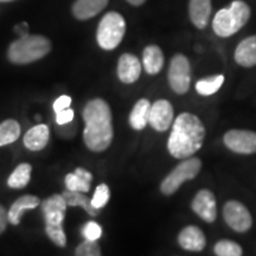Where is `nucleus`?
Returning a JSON list of instances; mask_svg holds the SVG:
<instances>
[{
    "label": "nucleus",
    "instance_id": "f257e3e1",
    "mask_svg": "<svg viewBox=\"0 0 256 256\" xmlns=\"http://www.w3.org/2000/svg\"><path fill=\"white\" fill-rule=\"evenodd\" d=\"M83 119L86 122L83 139L88 148L92 152L107 150L113 142L112 112L107 102L102 98L89 101L83 110Z\"/></svg>",
    "mask_w": 256,
    "mask_h": 256
},
{
    "label": "nucleus",
    "instance_id": "f03ea898",
    "mask_svg": "<svg viewBox=\"0 0 256 256\" xmlns=\"http://www.w3.org/2000/svg\"><path fill=\"white\" fill-rule=\"evenodd\" d=\"M206 138V127L200 118L191 113L178 115L168 142L170 154L177 159L190 158L200 150Z\"/></svg>",
    "mask_w": 256,
    "mask_h": 256
},
{
    "label": "nucleus",
    "instance_id": "7ed1b4c3",
    "mask_svg": "<svg viewBox=\"0 0 256 256\" xmlns=\"http://www.w3.org/2000/svg\"><path fill=\"white\" fill-rule=\"evenodd\" d=\"M51 50V43L44 36H22L8 48V60L14 64H28L43 58Z\"/></svg>",
    "mask_w": 256,
    "mask_h": 256
},
{
    "label": "nucleus",
    "instance_id": "20e7f679",
    "mask_svg": "<svg viewBox=\"0 0 256 256\" xmlns=\"http://www.w3.org/2000/svg\"><path fill=\"white\" fill-rule=\"evenodd\" d=\"M250 18V8L241 0H235L230 8H222L215 14L212 28L220 37H230L247 24Z\"/></svg>",
    "mask_w": 256,
    "mask_h": 256
},
{
    "label": "nucleus",
    "instance_id": "39448f33",
    "mask_svg": "<svg viewBox=\"0 0 256 256\" xmlns=\"http://www.w3.org/2000/svg\"><path fill=\"white\" fill-rule=\"evenodd\" d=\"M126 22L118 12H110L101 19L98 28V43L104 50H113L122 40Z\"/></svg>",
    "mask_w": 256,
    "mask_h": 256
},
{
    "label": "nucleus",
    "instance_id": "423d86ee",
    "mask_svg": "<svg viewBox=\"0 0 256 256\" xmlns=\"http://www.w3.org/2000/svg\"><path fill=\"white\" fill-rule=\"evenodd\" d=\"M200 168L202 162L200 159L186 158L184 162L177 165V168L171 174L166 176V178L160 185V190L166 196H171L182 186L184 182L196 178V176L200 174Z\"/></svg>",
    "mask_w": 256,
    "mask_h": 256
},
{
    "label": "nucleus",
    "instance_id": "0eeeda50",
    "mask_svg": "<svg viewBox=\"0 0 256 256\" xmlns=\"http://www.w3.org/2000/svg\"><path fill=\"white\" fill-rule=\"evenodd\" d=\"M191 82V66L188 60L182 54L171 60L168 68V83L176 94L183 95L188 90Z\"/></svg>",
    "mask_w": 256,
    "mask_h": 256
},
{
    "label": "nucleus",
    "instance_id": "6e6552de",
    "mask_svg": "<svg viewBox=\"0 0 256 256\" xmlns=\"http://www.w3.org/2000/svg\"><path fill=\"white\" fill-rule=\"evenodd\" d=\"M223 217L230 228L238 232H246L252 228V218L250 212L238 200L226 202L223 208Z\"/></svg>",
    "mask_w": 256,
    "mask_h": 256
},
{
    "label": "nucleus",
    "instance_id": "1a4fd4ad",
    "mask_svg": "<svg viewBox=\"0 0 256 256\" xmlns=\"http://www.w3.org/2000/svg\"><path fill=\"white\" fill-rule=\"evenodd\" d=\"M223 142L230 151L238 154L256 153V132L247 130H232L224 134Z\"/></svg>",
    "mask_w": 256,
    "mask_h": 256
},
{
    "label": "nucleus",
    "instance_id": "9d476101",
    "mask_svg": "<svg viewBox=\"0 0 256 256\" xmlns=\"http://www.w3.org/2000/svg\"><path fill=\"white\" fill-rule=\"evenodd\" d=\"M68 204L64 200L63 194H52L40 203V209L43 212L46 226H62L66 217V210Z\"/></svg>",
    "mask_w": 256,
    "mask_h": 256
},
{
    "label": "nucleus",
    "instance_id": "9b49d317",
    "mask_svg": "<svg viewBox=\"0 0 256 256\" xmlns=\"http://www.w3.org/2000/svg\"><path fill=\"white\" fill-rule=\"evenodd\" d=\"M192 210L208 223L215 222L217 217V206L215 194L210 190H200L197 192L192 200Z\"/></svg>",
    "mask_w": 256,
    "mask_h": 256
},
{
    "label": "nucleus",
    "instance_id": "f8f14e48",
    "mask_svg": "<svg viewBox=\"0 0 256 256\" xmlns=\"http://www.w3.org/2000/svg\"><path fill=\"white\" fill-rule=\"evenodd\" d=\"M174 107L168 100H158L152 104L150 124L158 132H165L174 122Z\"/></svg>",
    "mask_w": 256,
    "mask_h": 256
},
{
    "label": "nucleus",
    "instance_id": "ddd939ff",
    "mask_svg": "<svg viewBox=\"0 0 256 256\" xmlns=\"http://www.w3.org/2000/svg\"><path fill=\"white\" fill-rule=\"evenodd\" d=\"M142 63L136 56L132 54H124L118 62V78L121 82L134 83L140 78Z\"/></svg>",
    "mask_w": 256,
    "mask_h": 256
},
{
    "label": "nucleus",
    "instance_id": "4468645a",
    "mask_svg": "<svg viewBox=\"0 0 256 256\" xmlns=\"http://www.w3.org/2000/svg\"><path fill=\"white\" fill-rule=\"evenodd\" d=\"M179 246L188 252H200L206 248V238L204 232L194 226H188L179 232Z\"/></svg>",
    "mask_w": 256,
    "mask_h": 256
},
{
    "label": "nucleus",
    "instance_id": "2eb2a0df",
    "mask_svg": "<svg viewBox=\"0 0 256 256\" xmlns=\"http://www.w3.org/2000/svg\"><path fill=\"white\" fill-rule=\"evenodd\" d=\"M50 138V130L46 124H37L30 128L24 136V145L30 151H40L46 146Z\"/></svg>",
    "mask_w": 256,
    "mask_h": 256
},
{
    "label": "nucleus",
    "instance_id": "dca6fc26",
    "mask_svg": "<svg viewBox=\"0 0 256 256\" xmlns=\"http://www.w3.org/2000/svg\"><path fill=\"white\" fill-rule=\"evenodd\" d=\"M211 0H190L188 14L197 28H206L211 14Z\"/></svg>",
    "mask_w": 256,
    "mask_h": 256
},
{
    "label": "nucleus",
    "instance_id": "f3484780",
    "mask_svg": "<svg viewBox=\"0 0 256 256\" xmlns=\"http://www.w3.org/2000/svg\"><path fill=\"white\" fill-rule=\"evenodd\" d=\"M38 206H40V198L32 194H25V196L19 197L17 200L12 204L8 212V223L14 224V226H18L20 222L22 216L25 211L34 209Z\"/></svg>",
    "mask_w": 256,
    "mask_h": 256
},
{
    "label": "nucleus",
    "instance_id": "a211bd4d",
    "mask_svg": "<svg viewBox=\"0 0 256 256\" xmlns=\"http://www.w3.org/2000/svg\"><path fill=\"white\" fill-rule=\"evenodd\" d=\"M235 60L244 68L256 66V36L243 40L235 50Z\"/></svg>",
    "mask_w": 256,
    "mask_h": 256
},
{
    "label": "nucleus",
    "instance_id": "6ab92c4d",
    "mask_svg": "<svg viewBox=\"0 0 256 256\" xmlns=\"http://www.w3.org/2000/svg\"><path fill=\"white\" fill-rule=\"evenodd\" d=\"M108 4V0H76L72 14L80 20H87L98 14Z\"/></svg>",
    "mask_w": 256,
    "mask_h": 256
},
{
    "label": "nucleus",
    "instance_id": "aec40b11",
    "mask_svg": "<svg viewBox=\"0 0 256 256\" xmlns=\"http://www.w3.org/2000/svg\"><path fill=\"white\" fill-rule=\"evenodd\" d=\"M66 186L70 191H78V192H88L90 190V184L92 182V176L87 170L78 168L75 172L66 174Z\"/></svg>",
    "mask_w": 256,
    "mask_h": 256
},
{
    "label": "nucleus",
    "instance_id": "412c9836",
    "mask_svg": "<svg viewBox=\"0 0 256 256\" xmlns=\"http://www.w3.org/2000/svg\"><path fill=\"white\" fill-rule=\"evenodd\" d=\"M151 102L146 98H142L133 107L130 115V124L136 130H142L150 124V113H151Z\"/></svg>",
    "mask_w": 256,
    "mask_h": 256
},
{
    "label": "nucleus",
    "instance_id": "4be33fe9",
    "mask_svg": "<svg viewBox=\"0 0 256 256\" xmlns=\"http://www.w3.org/2000/svg\"><path fill=\"white\" fill-rule=\"evenodd\" d=\"M142 64L145 72L150 75H156L164 66V54L156 46H148L144 50Z\"/></svg>",
    "mask_w": 256,
    "mask_h": 256
},
{
    "label": "nucleus",
    "instance_id": "5701e85b",
    "mask_svg": "<svg viewBox=\"0 0 256 256\" xmlns=\"http://www.w3.org/2000/svg\"><path fill=\"white\" fill-rule=\"evenodd\" d=\"M84 192H78V191H70L66 188V191L63 192V197L66 200V204L70 206H81L86 210V212L90 216H98L100 210L96 209V208L92 206V200L83 194Z\"/></svg>",
    "mask_w": 256,
    "mask_h": 256
},
{
    "label": "nucleus",
    "instance_id": "b1692460",
    "mask_svg": "<svg viewBox=\"0 0 256 256\" xmlns=\"http://www.w3.org/2000/svg\"><path fill=\"white\" fill-rule=\"evenodd\" d=\"M31 171L32 168L30 164H24L18 165L11 176L8 179V185L12 188H23L28 185L31 178Z\"/></svg>",
    "mask_w": 256,
    "mask_h": 256
},
{
    "label": "nucleus",
    "instance_id": "393cba45",
    "mask_svg": "<svg viewBox=\"0 0 256 256\" xmlns=\"http://www.w3.org/2000/svg\"><path fill=\"white\" fill-rule=\"evenodd\" d=\"M20 136V126L16 120L8 119L0 124V147L17 142Z\"/></svg>",
    "mask_w": 256,
    "mask_h": 256
},
{
    "label": "nucleus",
    "instance_id": "a878e982",
    "mask_svg": "<svg viewBox=\"0 0 256 256\" xmlns=\"http://www.w3.org/2000/svg\"><path fill=\"white\" fill-rule=\"evenodd\" d=\"M224 83V76L223 75H216L212 78H208L200 80L196 83V90L198 94L203 96H210L215 94L220 90Z\"/></svg>",
    "mask_w": 256,
    "mask_h": 256
},
{
    "label": "nucleus",
    "instance_id": "bb28decb",
    "mask_svg": "<svg viewBox=\"0 0 256 256\" xmlns=\"http://www.w3.org/2000/svg\"><path fill=\"white\" fill-rule=\"evenodd\" d=\"M214 250L218 256H241L243 254L241 246L230 240H220L215 244Z\"/></svg>",
    "mask_w": 256,
    "mask_h": 256
},
{
    "label": "nucleus",
    "instance_id": "cd10ccee",
    "mask_svg": "<svg viewBox=\"0 0 256 256\" xmlns=\"http://www.w3.org/2000/svg\"><path fill=\"white\" fill-rule=\"evenodd\" d=\"M110 188L106 184H101L96 188L94 192V196L92 198V206L96 208V209L101 210L102 208L106 206V204L110 200Z\"/></svg>",
    "mask_w": 256,
    "mask_h": 256
},
{
    "label": "nucleus",
    "instance_id": "c85d7f7f",
    "mask_svg": "<svg viewBox=\"0 0 256 256\" xmlns=\"http://www.w3.org/2000/svg\"><path fill=\"white\" fill-rule=\"evenodd\" d=\"M46 232L49 238L52 241L57 247L64 248L66 246V236L64 232L63 226H46Z\"/></svg>",
    "mask_w": 256,
    "mask_h": 256
},
{
    "label": "nucleus",
    "instance_id": "c756f323",
    "mask_svg": "<svg viewBox=\"0 0 256 256\" xmlns=\"http://www.w3.org/2000/svg\"><path fill=\"white\" fill-rule=\"evenodd\" d=\"M75 254L78 256H98L101 255V249L96 241H89L86 240L76 248Z\"/></svg>",
    "mask_w": 256,
    "mask_h": 256
},
{
    "label": "nucleus",
    "instance_id": "7c9ffc66",
    "mask_svg": "<svg viewBox=\"0 0 256 256\" xmlns=\"http://www.w3.org/2000/svg\"><path fill=\"white\" fill-rule=\"evenodd\" d=\"M82 235L83 238L89 240V241H98L102 236V228L94 220H90L83 226Z\"/></svg>",
    "mask_w": 256,
    "mask_h": 256
},
{
    "label": "nucleus",
    "instance_id": "2f4dec72",
    "mask_svg": "<svg viewBox=\"0 0 256 256\" xmlns=\"http://www.w3.org/2000/svg\"><path fill=\"white\" fill-rule=\"evenodd\" d=\"M74 116H75V114H74V110H69V108H66V110L57 112V113H56V122H57V124H69V122H72V121H74Z\"/></svg>",
    "mask_w": 256,
    "mask_h": 256
},
{
    "label": "nucleus",
    "instance_id": "473e14b6",
    "mask_svg": "<svg viewBox=\"0 0 256 256\" xmlns=\"http://www.w3.org/2000/svg\"><path fill=\"white\" fill-rule=\"evenodd\" d=\"M70 104H72V98H70V96H68V95L60 96V98H57V100L54 102V104H52L54 112L57 113V112L66 110V108L70 107Z\"/></svg>",
    "mask_w": 256,
    "mask_h": 256
},
{
    "label": "nucleus",
    "instance_id": "72a5a7b5",
    "mask_svg": "<svg viewBox=\"0 0 256 256\" xmlns=\"http://www.w3.org/2000/svg\"><path fill=\"white\" fill-rule=\"evenodd\" d=\"M72 122H74V121H72V122H69V124H58V126H60V128H58L60 136L66 138V136H68V133H66V132H69L70 136H75L76 124H74V126H72Z\"/></svg>",
    "mask_w": 256,
    "mask_h": 256
},
{
    "label": "nucleus",
    "instance_id": "f704fd0d",
    "mask_svg": "<svg viewBox=\"0 0 256 256\" xmlns=\"http://www.w3.org/2000/svg\"><path fill=\"white\" fill-rule=\"evenodd\" d=\"M8 212H6L4 206H0V235L5 232L6 224H8Z\"/></svg>",
    "mask_w": 256,
    "mask_h": 256
},
{
    "label": "nucleus",
    "instance_id": "c9c22d12",
    "mask_svg": "<svg viewBox=\"0 0 256 256\" xmlns=\"http://www.w3.org/2000/svg\"><path fill=\"white\" fill-rule=\"evenodd\" d=\"M14 30L18 32L19 34L22 36H26V34H28V25L26 23H22L17 25V26L14 28Z\"/></svg>",
    "mask_w": 256,
    "mask_h": 256
},
{
    "label": "nucleus",
    "instance_id": "e433bc0d",
    "mask_svg": "<svg viewBox=\"0 0 256 256\" xmlns=\"http://www.w3.org/2000/svg\"><path fill=\"white\" fill-rule=\"evenodd\" d=\"M127 2L133 6H140V5H142L146 0H127Z\"/></svg>",
    "mask_w": 256,
    "mask_h": 256
},
{
    "label": "nucleus",
    "instance_id": "4c0bfd02",
    "mask_svg": "<svg viewBox=\"0 0 256 256\" xmlns=\"http://www.w3.org/2000/svg\"><path fill=\"white\" fill-rule=\"evenodd\" d=\"M36 120H37V121L40 120V115H36Z\"/></svg>",
    "mask_w": 256,
    "mask_h": 256
},
{
    "label": "nucleus",
    "instance_id": "58836bf2",
    "mask_svg": "<svg viewBox=\"0 0 256 256\" xmlns=\"http://www.w3.org/2000/svg\"><path fill=\"white\" fill-rule=\"evenodd\" d=\"M0 2H12V0H0Z\"/></svg>",
    "mask_w": 256,
    "mask_h": 256
}]
</instances>
